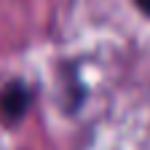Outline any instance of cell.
I'll return each instance as SVG.
<instances>
[{"label": "cell", "instance_id": "obj_1", "mask_svg": "<svg viewBox=\"0 0 150 150\" xmlns=\"http://www.w3.org/2000/svg\"><path fill=\"white\" fill-rule=\"evenodd\" d=\"M38 102V88L22 75H11L0 83V129L16 131L27 121Z\"/></svg>", "mask_w": 150, "mask_h": 150}, {"label": "cell", "instance_id": "obj_2", "mask_svg": "<svg viewBox=\"0 0 150 150\" xmlns=\"http://www.w3.org/2000/svg\"><path fill=\"white\" fill-rule=\"evenodd\" d=\"M131 6L137 8V13H139V16L150 19V0H131Z\"/></svg>", "mask_w": 150, "mask_h": 150}]
</instances>
